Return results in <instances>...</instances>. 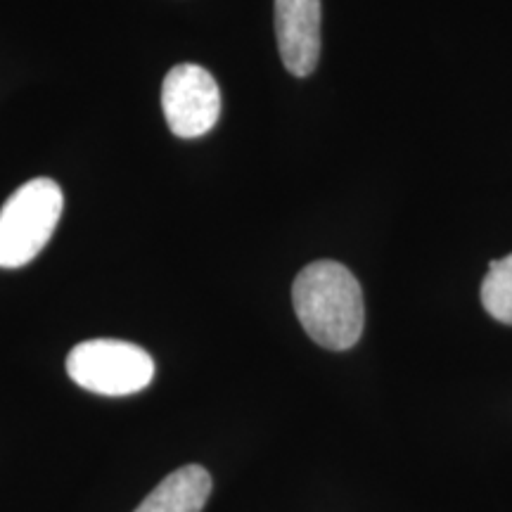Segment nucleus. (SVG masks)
Segmentation results:
<instances>
[{
	"mask_svg": "<svg viewBox=\"0 0 512 512\" xmlns=\"http://www.w3.org/2000/svg\"><path fill=\"white\" fill-rule=\"evenodd\" d=\"M275 38L287 72L313 74L320 57V0H275Z\"/></svg>",
	"mask_w": 512,
	"mask_h": 512,
	"instance_id": "obj_5",
	"label": "nucleus"
},
{
	"mask_svg": "<svg viewBox=\"0 0 512 512\" xmlns=\"http://www.w3.org/2000/svg\"><path fill=\"white\" fill-rule=\"evenodd\" d=\"M62 209V188L50 178H34L12 192L0 209V268L34 261L53 238Z\"/></svg>",
	"mask_w": 512,
	"mask_h": 512,
	"instance_id": "obj_2",
	"label": "nucleus"
},
{
	"mask_svg": "<svg viewBox=\"0 0 512 512\" xmlns=\"http://www.w3.org/2000/svg\"><path fill=\"white\" fill-rule=\"evenodd\" d=\"M162 110L178 138H200L221 117V88L200 64H178L162 83Z\"/></svg>",
	"mask_w": 512,
	"mask_h": 512,
	"instance_id": "obj_4",
	"label": "nucleus"
},
{
	"mask_svg": "<svg viewBox=\"0 0 512 512\" xmlns=\"http://www.w3.org/2000/svg\"><path fill=\"white\" fill-rule=\"evenodd\" d=\"M292 304L306 335L330 351H347L363 335V290L347 266L313 261L294 278Z\"/></svg>",
	"mask_w": 512,
	"mask_h": 512,
	"instance_id": "obj_1",
	"label": "nucleus"
},
{
	"mask_svg": "<svg viewBox=\"0 0 512 512\" xmlns=\"http://www.w3.org/2000/svg\"><path fill=\"white\" fill-rule=\"evenodd\" d=\"M209 496V472L202 465H185L164 477L133 512H202Z\"/></svg>",
	"mask_w": 512,
	"mask_h": 512,
	"instance_id": "obj_6",
	"label": "nucleus"
},
{
	"mask_svg": "<svg viewBox=\"0 0 512 512\" xmlns=\"http://www.w3.org/2000/svg\"><path fill=\"white\" fill-rule=\"evenodd\" d=\"M482 304L498 323L512 325V254L491 261L482 283Z\"/></svg>",
	"mask_w": 512,
	"mask_h": 512,
	"instance_id": "obj_7",
	"label": "nucleus"
},
{
	"mask_svg": "<svg viewBox=\"0 0 512 512\" xmlns=\"http://www.w3.org/2000/svg\"><path fill=\"white\" fill-rule=\"evenodd\" d=\"M67 375L86 392L131 396L150 387L155 361L145 349L121 339H88L67 356Z\"/></svg>",
	"mask_w": 512,
	"mask_h": 512,
	"instance_id": "obj_3",
	"label": "nucleus"
}]
</instances>
